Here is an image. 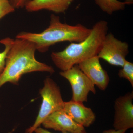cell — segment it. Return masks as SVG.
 <instances>
[{"mask_svg":"<svg viewBox=\"0 0 133 133\" xmlns=\"http://www.w3.org/2000/svg\"><path fill=\"white\" fill-rule=\"evenodd\" d=\"M37 50L32 42L16 38L7 55L5 69L0 76V88L6 83L18 85L22 76L35 72L52 74V66L37 61L35 57Z\"/></svg>","mask_w":133,"mask_h":133,"instance_id":"obj_1","label":"cell"},{"mask_svg":"<svg viewBox=\"0 0 133 133\" xmlns=\"http://www.w3.org/2000/svg\"><path fill=\"white\" fill-rule=\"evenodd\" d=\"M91 29L90 33L84 40L72 42L62 51L51 53V57L53 63L62 71L97 56L108 33L107 22L105 20L99 21Z\"/></svg>","mask_w":133,"mask_h":133,"instance_id":"obj_2","label":"cell"},{"mask_svg":"<svg viewBox=\"0 0 133 133\" xmlns=\"http://www.w3.org/2000/svg\"><path fill=\"white\" fill-rule=\"evenodd\" d=\"M91 29L80 24L74 26L63 23L59 16L51 15L49 27L39 33L21 32L16 38L24 39L35 44L37 50L44 53L57 43L64 42H79L83 41L90 33Z\"/></svg>","mask_w":133,"mask_h":133,"instance_id":"obj_3","label":"cell"},{"mask_svg":"<svg viewBox=\"0 0 133 133\" xmlns=\"http://www.w3.org/2000/svg\"><path fill=\"white\" fill-rule=\"evenodd\" d=\"M39 93L42 102L38 115L32 125L26 129L25 133L34 132L50 114L63 109L65 102L62 98L60 88L52 79L50 77L45 79L43 87Z\"/></svg>","mask_w":133,"mask_h":133,"instance_id":"obj_4","label":"cell"},{"mask_svg":"<svg viewBox=\"0 0 133 133\" xmlns=\"http://www.w3.org/2000/svg\"><path fill=\"white\" fill-rule=\"evenodd\" d=\"M59 74L70 84L72 100L81 103L87 102L89 92L96 93L95 85L81 71L78 65H74L67 70L61 71Z\"/></svg>","mask_w":133,"mask_h":133,"instance_id":"obj_5","label":"cell"},{"mask_svg":"<svg viewBox=\"0 0 133 133\" xmlns=\"http://www.w3.org/2000/svg\"><path fill=\"white\" fill-rule=\"evenodd\" d=\"M129 52L128 44L117 39L110 33L105 36L97 56L111 65L122 67Z\"/></svg>","mask_w":133,"mask_h":133,"instance_id":"obj_6","label":"cell"},{"mask_svg":"<svg viewBox=\"0 0 133 133\" xmlns=\"http://www.w3.org/2000/svg\"><path fill=\"white\" fill-rule=\"evenodd\" d=\"M133 92H128L116 98L114 102L113 127L116 130L133 128Z\"/></svg>","mask_w":133,"mask_h":133,"instance_id":"obj_7","label":"cell"},{"mask_svg":"<svg viewBox=\"0 0 133 133\" xmlns=\"http://www.w3.org/2000/svg\"><path fill=\"white\" fill-rule=\"evenodd\" d=\"M42 125L45 128L63 133H87L85 128L76 123L63 110L50 114Z\"/></svg>","mask_w":133,"mask_h":133,"instance_id":"obj_8","label":"cell"},{"mask_svg":"<svg viewBox=\"0 0 133 133\" xmlns=\"http://www.w3.org/2000/svg\"><path fill=\"white\" fill-rule=\"evenodd\" d=\"M97 56L86 59L78 64L82 71L100 90L104 91L109 82V75L103 69Z\"/></svg>","mask_w":133,"mask_h":133,"instance_id":"obj_9","label":"cell"},{"mask_svg":"<svg viewBox=\"0 0 133 133\" xmlns=\"http://www.w3.org/2000/svg\"><path fill=\"white\" fill-rule=\"evenodd\" d=\"M63 110L76 123L84 128L91 126L96 118L91 108L86 107L83 103L72 100L64 102Z\"/></svg>","mask_w":133,"mask_h":133,"instance_id":"obj_10","label":"cell"},{"mask_svg":"<svg viewBox=\"0 0 133 133\" xmlns=\"http://www.w3.org/2000/svg\"><path fill=\"white\" fill-rule=\"evenodd\" d=\"M74 0H31L25 6L28 12H37L43 10L55 14L66 12Z\"/></svg>","mask_w":133,"mask_h":133,"instance_id":"obj_11","label":"cell"},{"mask_svg":"<svg viewBox=\"0 0 133 133\" xmlns=\"http://www.w3.org/2000/svg\"><path fill=\"white\" fill-rule=\"evenodd\" d=\"M95 4L103 12L112 15L114 12L123 10L127 5L125 2L118 0H94Z\"/></svg>","mask_w":133,"mask_h":133,"instance_id":"obj_12","label":"cell"},{"mask_svg":"<svg viewBox=\"0 0 133 133\" xmlns=\"http://www.w3.org/2000/svg\"><path fill=\"white\" fill-rule=\"evenodd\" d=\"M14 41V39L10 37H6L0 41L1 43L5 46L4 50L2 52H0V76L5 69L7 55Z\"/></svg>","mask_w":133,"mask_h":133,"instance_id":"obj_13","label":"cell"},{"mask_svg":"<svg viewBox=\"0 0 133 133\" xmlns=\"http://www.w3.org/2000/svg\"><path fill=\"white\" fill-rule=\"evenodd\" d=\"M118 75L121 78L125 79L133 87V63L126 60L122 68L119 70Z\"/></svg>","mask_w":133,"mask_h":133,"instance_id":"obj_14","label":"cell"},{"mask_svg":"<svg viewBox=\"0 0 133 133\" xmlns=\"http://www.w3.org/2000/svg\"><path fill=\"white\" fill-rule=\"evenodd\" d=\"M15 10L9 0H0V20Z\"/></svg>","mask_w":133,"mask_h":133,"instance_id":"obj_15","label":"cell"},{"mask_svg":"<svg viewBox=\"0 0 133 133\" xmlns=\"http://www.w3.org/2000/svg\"><path fill=\"white\" fill-rule=\"evenodd\" d=\"M31 0H9L10 4L15 9L25 7L26 4Z\"/></svg>","mask_w":133,"mask_h":133,"instance_id":"obj_16","label":"cell"},{"mask_svg":"<svg viewBox=\"0 0 133 133\" xmlns=\"http://www.w3.org/2000/svg\"><path fill=\"white\" fill-rule=\"evenodd\" d=\"M127 131V130H116L115 129H111L105 130L102 133H125Z\"/></svg>","mask_w":133,"mask_h":133,"instance_id":"obj_17","label":"cell"},{"mask_svg":"<svg viewBox=\"0 0 133 133\" xmlns=\"http://www.w3.org/2000/svg\"><path fill=\"white\" fill-rule=\"evenodd\" d=\"M34 132L35 133H52L40 127L36 129Z\"/></svg>","mask_w":133,"mask_h":133,"instance_id":"obj_18","label":"cell"},{"mask_svg":"<svg viewBox=\"0 0 133 133\" xmlns=\"http://www.w3.org/2000/svg\"><path fill=\"white\" fill-rule=\"evenodd\" d=\"M124 2L127 3V5H131L133 3V0H125Z\"/></svg>","mask_w":133,"mask_h":133,"instance_id":"obj_19","label":"cell"},{"mask_svg":"<svg viewBox=\"0 0 133 133\" xmlns=\"http://www.w3.org/2000/svg\"><path fill=\"white\" fill-rule=\"evenodd\" d=\"M130 133H133V130H132V131H131V132Z\"/></svg>","mask_w":133,"mask_h":133,"instance_id":"obj_20","label":"cell"},{"mask_svg":"<svg viewBox=\"0 0 133 133\" xmlns=\"http://www.w3.org/2000/svg\"><path fill=\"white\" fill-rule=\"evenodd\" d=\"M0 107H1V105H0Z\"/></svg>","mask_w":133,"mask_h":133,"instance_id":"obj_21","label":"cell"}]
</instances>
